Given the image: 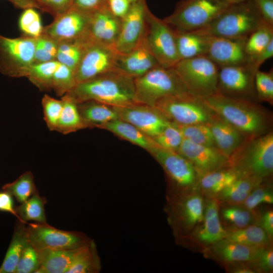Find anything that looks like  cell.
<instances>
[{"mask_svg":"<svg viewBox=\"0 0 273 273\" xmlns=\"http://www.w3.org/2000/svg\"><path fill=\"white\" fill-rule=\"evenodd\" d=\"M131 3H133L136 2H138L141 0H129Z\"/></svg>","mask_w":273,"mask_h":273,"instance_id":"e7e4bbea","label":"cell"},{"mask_svg":"<svg viewBox=\"0 0 273 273\" xmlns=\"http://www.w3.org/2000/svg\"><path fill=\"white\" fill-rule=\"evenodd\" d=\"M78 108L87 127H98L119 117L113 106L95 101L78 103Z\"/></svg>","mask_w":273,"mask_h":273,"instance_id":"f546056e","label":"cell"},{"mask_svg":"<svg viewBox=\"0 0 273 273\" xmlns=\"http://www.w3.org/2000/svg\"><path fill=\"white\" fill-rule=\"evenodd\" d=\"M13 5L21 9L28 8H33L40 10V6L39 0H8Z\"/></svg>","mask_w":273,"mask_h":273,"instance_id":"6125c7cd","label":"cell"},{"mask_svg":"<svg viewBox=\"0 0 273 273\" xmlns=\"http://www.w3.org/2000/svg\"><path fill=\"white\" fill-rule=\"evenodd\" d=\"M150 152L156 145L152 138L132 124L120 119L98 126Z\"/></svg>","mask_w":273,"mask_h":273,"instance_id":"f1b7e54d","label":"cell"},{"mask_svg":"<svg viewBox=\"0 0 273 273\" xmlns=\"http://www.w3.org/2000/svg\"><path fill=\"white\" fill-rule=\"evenodd\" d=\"M203 99L215 114L249 139L271 130L270 113L247 98L217 93Z\"/></svg>","mask_w":273,"mask_h":273,"instance_id":"6da1fadb","label":"cell"},{"mask_svg":"<svg viewBox=\"0 0 273 273\" xmlns=\"http://www.w3.org/2000/svg\"><path fill=\"white\" fill-rule=\"evenodd\" d=\"M58 46V42L42 34L36 38L34 63L56 60Z\"/></svg>","mask_w":273,"mask_h":273,"instance_id":"681fc988","label":"cell"},{"mask_svg":"<svg viewBox=\"0 0 273 273\" xmlns=\"http://www.w3.org/2000/svg\"><path fill=\"white\" fill-rule=\"evenodd\" d=\"M225 230V239L231 241L254 247H266L272 244V241L259 224Z\"/></svg>","mask_w":273,"mask_h":273,"instance_id":"d6a6232c","label":"cell"},{"mask_svg":"<svg viewBox=\"0 0 273 273\" xmlns=\"http://www.w3.org/2000/svg\"><path fill=\"white\" fill-rule=\"evenodd\" d=\"M177 125L184 139L196 144L216 147L210 128L206 123Z\"/></svg>","mask_w":273,"mask_h":273,"instance_id":"b9f144b4","label":"cell"},{"mask_svg":"<svg viewBox=\"0 0 273 273\" xmlns=\"http://www.w3.org/2000/svg\"><path fill=\"white\" fill-rule=\"evenodd\" d=\"M72 5L87 12H93L107 6L106 0H73Z\"/></svg>","mask_w":273,"mask_h":273,"instance_id":"9f6ffc18","label":"cell"},{"mask_svg":"<svg viewBox=\"0 0 273 273\" xmlns=\"http://www.w3.org/2000/svg\"><path fill=\"white\" fill-rule=\"evenodd\" d=\"M35 38H10L0 34V72L12 77H25L34 64Z\"/></svg>","mask_w":273,"mask_h":273,"instance_id":"30bf717a","label":"cell"},{"mask_svg":"<svg viewBox=\"0 0 273 273\" xmlns=\"http://www.w3.org/2000/svg\"><path fill=\"white\" fill-rule=\"evenodd\" d=\"M264 247H254L221 239L202 251L206 257L224 265L255 258Z\"/></svg>","mask_w":273,"mask_h":273,"instance_id":"cb8c5ba5","label":"cell"},{"mask_svg":"<svg viewBox=\"0 0 273 273\" xmlns=\"http://www.w3.org/2000/svg\"><path fill=\"white\" fill-rule=\"evenodd\" d=\"M61 99L63 106L56 131L66 134L87 128L80 114L77 103L68 94Z\"/></svg>","mask_w":273,"mask_h":273,"instance_id":"e575fe53","label":"cell"},{"mask_svg":"<svg viewBox=\"0 0 273 273\" xmlns=\"http://www.w3.org/2000/svg\"><path fill=\"white\" fill-rule=\"evenodd\" d=\"M18 25L24 36L34 38L42 35L44 27L39 13L33 8L23 9L19 18Z\"/></svg>","mask_w":273,"mask_h":273,"instance_id":"7bdbcfd3","label":"cell"},{"mask_svg":"<svg viewBox=\"0 0 273 273\" xmlns=\"http://www.w3.org/2000/svg\"><path fill=\"white\" fill-rule=\"evenodd\" d=\"M229 167L240 176L262 179L273 172V132L247 139L229 158Z\"/></svg>","mask_w":273,"mask_h":273,"instance_id":"3957f363","label":"cell"},{"mask_svg":"<svg viewBox=\"0 0 273 273\" xmlns=\"http://www.w3.org/2000/svg\"><path fill=\"white\" fill-rule=\"evenodd\" d=\"M106 4L111 13L121 19L128 13L132 4L129 0H106Z\"/></svg>","mask_w":273,"mask_h":273,"instance_id":"11a10c76","label":"cell"},{"mask_svg":"<svg viewBox=\"0 0 273 273\" xmlns=\"http://www.w3.org/2000/svg\"><path fill=\"white\" fill-rule=\"evenodd\" d=\"M224 1L227 2L228 3L233 4H236L239 3L243 1H245L246 0H223Z\"/></svg>","mask_w":273,"mask_h":273,"instance_id":"be15d7a7","label":"cell"},{"mask_svg":"<svg viewBox=\"0 0 273 273\" xmlns=\"http://www.w3.org/2000/svg\"><path fill=\"white\" fill-rule=\"evenodd\" d=\"M76 85L74 71L59 63L53 78L52 89L57 95L63 96Z\"/></svg>","mask_w":273,"mask_h":273,"instance_id":"f6af8a7d","label":"cell"},{"mask_svg":"<svg viewBox=\"0 0 273 273\" xmlns=\"http://www.w3.org/2000/svg\"><path fill=\"white\" fill-rule=\"evenodd\" d=\"M228 272L255 273L247 261H237L226 264L223 266Z\"/></svg>","mask_w":273,"mask_h":273,"instance_id":"94428289","label":"cell"},{"mask_svg":"<svg viewBox=\"0 0 273 273\" xmlns=\"http://www.w3.org/2000/svg\"><path fill=\"white\" fill-rule=\"evenodd\" d=\"M90 14L72 5L44 27L42 34L58 42L88 40Z\"/></svg>","mask_w":273,"mask_h":273,"instance_id":"5bb4252c","label":"cell"},{"mask_svg":"<svg viewBox=\"0 0 273 273\" xmlns=\"http://www.w3.org/2000/svg\"><path fill=\"white\" fill-rule=\"evenodd\" d=\"M273 40V26L263 21L247 38L245 52L249 62L262 52Z\"/></svg>","mask_w":273,"mask_h":273,"instance_id":"ab89813d","label":"cell"},{"mask_svg":"<svg viewBox=\"0 0 273 273\" xmlns=\"http://www.w3.org/2000/svg\"><path fill=\"white\" fill-rule=\"evenodd\" d=\"M254 87L257 98L270 104L273 103V71L257 70L255 74Z\"/></svg>","mask_w":273,"mask_h":273,"instance_id":"7dc6e473","label":"cell"},{"mask_svg":"<svg viewBox=\"0 0 273 273\" xmlns=\"http://www.w3.org/2000/svg\"><path fill=\"white\" fill-rule=\"evenodd\" d=\"M175 32L176 48L179 60L206 55V35L195 31Z\"/></svg>","mask_w":273,"mask_h":273,"instance_id":"836d02e7","label":"cell"},{"mask_svg":"<svg viewBox=\"0 0 273 273\" xmlns=\"http://www.w3.org/2000/svg\"><path fill=\"white\" fill-rule=\"evenodd\" d=\"M219 202L214 198H206L203 219L195 231L187 239L202 251L218 241L224 239L226 230L219 215Z\"/></svg>","mask_w":273,"mask_h":273,"instance_id":"44dd1931","label":"cell"},{"mask_svg":"<svg viewBox=\"0 0 273 273\" xmlns=\"http://www.w3.org/2000/svg\"><path fill=\"white\" fill-rule=\"evenodd\" d=\"M154 107L178 125L207 123L215 115L203 99L189 93L164 99Z\"/></svg>","mask_w":273,"mask_h":273,"instance_id":"9c48e42d","label":"cell"},{"mask_svg":"<svg viewBox=\"0 0 273 273\" xmlns=\"http://www.w3.org/2000/svg\"><path fill=\"white\" fill-rule=\"evenodd\" d=\"M231 4L223 0H181L163 20L175 32H192L207 27Z\"/></svg>","mask_w":273,"mask_h":273,"instance_id":"8992f818","label":"cell"},{"mask_svg":"<svg viewBox=\"0 0 273 273\" xmlns=\"http://www.w3.org/2000/svg\"><path fill=\"white\" fill-rule=\"evenodd\" d=\"M28 242L26 223L18 220L4 260L0 266V273H15L22 252Z\"/></svg>","mask_w":273,"mask_h":273,"instance_id":"1f68e13d","label":"cell"},{"mask_svg":"<svg viewBox=\"0 0 273 273\" xmlns=\"http://www.w3.org/2000/svg\"><path fill=\"white\" fill-rule=\"evenodd\" d=\"M59 62L56 60L33 64L25 77L41 91L52 89L53 78Z\"/></svg>","mask_w":273,"mask_h":273,"instance_id":"f35d334b","label":"cell"},{"mask_svg":"<svg viewBox=\"0 0 273 273\" xmlns=\"http://www.w3.org/2000/svg\"><path fill=\"white\" fill-rule=\"evenodd\" d=\"M26 229L29 241L37 250L74 249L91 241L82 233L59 230L47 223H27Z\"/></svg>","mask_w":273,"mask_h":273,"instance_id":"4fadbf2b","label":"cell"},{"mask_svg":"<svg viewBox=\"0 0 273 273\" xmlns=\"http://www.w3.org/2000/svg\"><path fill=\"white\" fill-rule=\"evenodd\" d=\"M219 215L223 228L230 230L259 224L260 212L257 209H248L240 204L220 203Z\"/></svg>","mask_w":273,"mask_h":273,"instance_id":"484cf974","label":"cell"},{"mask_svg":"<svg viewBox=\"0 0 273 273\" xmlns=\"http://www.w3.org/2000/svg\"><path fill=\"white\" fill-rule=\"evenodd\" d=\"M219 68L206 55L180 60L172 67L188 91L202 99L218 93Z\"/></svg>","mask_w":273,"mask_h":273,"instance_id":"52a82bcc","label":"cell"},{"mask_svg":"<svg viewBox=\"0 0 273 273\" xmlns=\"http://www.w3.org/2000/svg\"><path fill=\"white\" fill-rule=\"evenodd\" d=\"M47 200L44 197L40 196L37 190L26 201L15 209L19 221L27 223L28 221L38 223H47L44 205Z\"/></svg>","mask_w":273,"mask_h":273,"instance_id":"d590c367","label":"cell"},{"mask_svg":"<svg viewBox=\"0 0 273 273\" xmlns=\"http://www.w3.org/2000/svg\"><path fill=\"white\" fill-rule=\"evenodd\" d=\"M262 19L273 26V0H251Z\"/></svg>","mask_w":273,"mask_h":273,"instance_id":"db71d44e","label":"cell"},{"mask_svg":"<svg viewBox=\"0 0 273 273\" xmlns=\"http://www.w3.org/2000/svg\"><path fill=\"white\" fill-rule=\"evenodd\" d=\"M149 153L159 163L176 189L175 193L197 189L199 175L192 164L177 152L157 144Z\"/></svg>","mask_w":273,"mask_h":273,"instance_id":"7c38bea8","label":"cell"},{"mask_svg":"<svg viewBox=\"0 0 273 273\" xmlns=\"http://www.w3.org/2000/svg\"><path fill=\"white\" fill-rule=\"evenodd\" d=\"M240 176L230 167L216 169L201 175L197 188L206 198H215Z\"/></svg>","mask_w":273,"mask_h":273,"instance_id":"83f0119b","label":"cell"},{"mask_svg":"<svg viewBox=\"0 0 273 273\" xmlns=\"http://www.w3.org/2000/svg\"><path fill=\"white\" fill-rule=\"evenodd\" d=\"M169 203V220L174 232L183 239L189 237L203 219L206 198L197 189L173 194Z\"/></svg>","mask_w":273,"mask_h":273,"instance_id":"ba28073f","label":"cell"},{"mask_svg":"<svg viewBox=\"0 0 273 273\" xmlns=\"http://www.w3.org/2000/svg\"><path fill=\"white\" fill-rule=\"evenodd\" d=\"M251 0L231 4L207 27L195 32L232 38H248L263 22Z\"/></svg>","mask_w":273,"mask_h":273,"instance_id":"277c9868","label":"cell"},{"mask_svg":"<svg viewBox=\"0 0 273 273\" xmlns=\"http://www.w3.org/2000/svg\"><path fill=\"white\" fill-rule=\"evenodd\" d=\"M40 11L47 12L54 17L70 8L73 0H39Z\"/></svg>","mask_w":273,"mask_h":273,"instance_id":"f5cc1de1","label":"cell"},{"mask_svg":"<svg viewBox=\"0 0 273 273\" xmlns=\"http://www.w3.org/2000/svg\"><path fill=\"white\" fill-rule=\"evenodd\" d=\"M259 225L266 232L271 241L273 240V211L267 209L260 212Z\"/></svg>","mask_w":273,"mask_h":273,"instance_id":"680465c9","label":"cell"},{"mask_svg":"<svg viewBox=\"0 0 273 273\" xmlns=\"http://www.w3.org/2000/svg\"><path fill=\"white\" fill-rule=\"evenodd\" d=\"M0 211L11 213L20 220L15 209L13 196L3 190L0 191Z\"/></svg>","mask_w":273,"mask_h":273,"instance_id":"6f0895ef","label":"cell"},{"mask_svg":"<svg viewBox=\"0 0 273 273\" xmlns=\"http://www.w3.org/2000/svg\"><path fill=\"white\" fill-rule=\"evenodd\" d=\"M119 118L125 121L153 138L160 133L169 121L155 107L133 104L113 107Z\"/></svg>","mask_w":273,"mask_h":273,"instance_id":"ac0fdd59","label":"cell"},{"mask_svg":"<svg viewBox=\"0 0 273 273\" xmlns=\"http://www.w3.org/2000/svg\"><path fill=\"white\" fill-rule=\"evenodd\" d=\"M152 139L159 147L177 152L184 137L178 125L169 121L164 129Z\"/></svg>","mask_w":273,"mask_h":273,"instance_id":"bcb514c9","label":"cell"},{"mask_svg":"<svg viewBox=\"0 0 273 273\" xmlns=\"http://www.w3.org/2000/svg\"><path fill=\"white\" fill-rule=\"evenodd\" d=\"M146 21V37L151 52L160 66L172 68L180 60L175 31L163 19L154 15L148 8Z\"/></svg>","mask_w":273,"mask_h":273,"instance_id":"8fae6325","label":"cell"},{"mask_svg":"<svg viewBox=\"0 0 273 273\" xmlns=\"http://www.w3.org/2000/svg\"><path fill=\"white\" fill-rule=\"evenodd\" d=\"M2 190L7 191L20 204L28 199L37 190L32 173L26 171L13 182L3 186Z\"/></svg>","mask_w":273,"mask_h":273,"instance_id":"60d3db41","label":"cell"},{"mask_svg":"<svg viewBox=\"0 0 273 273\" xmlns=\"http://www.w3.org/2000/svg\"><path fill=\"white\" fill-rule=\"evenodd\" d=\"M135 104L154 107L160 101L190 93L172 68H155L134 78Z\"/></svg>","mask_w":273,"mask_h":273,"instance_id":"5b68a950","label":"cell"},{"mask_svg":"<svg viewBox=\"0 0 273 273\" xmlns=\"http://www.w3.org/2000/svg\"><path fill=\"white\" fill-rule=\"evenodd\" d=\"M44 119L50 130L56 131L63 109L61 100H57L48 95H44L41 100Z\"/></svg>","mask_w":273,"mask_h":273,"instance_id":"c3c4849f","label":"cell"},{"mask_svg":"<svg viewBox=\"0 0 273 273\" xmlns=\"http://www.w3.org/2000/svg\"><path fill=\"white\" fill-rule=\"evenodd\" d=\"M134 93V78L113 71L77 83L66 94L77 103L95 101L113 107H122L135 104Z\"/></svg>","mask_w":273,"mask_h":273,"instance_id":"7a4b0ae2","label":"cell"},{"mask_svg":"<svg viewBox=\"0 0 273 273\" xmlns=\"http://www.w3.org/2000/svg\"><path fill=\"white\" fill-rule=\"evenodd\" d=\"M80 248L67 250L37 249L40 266L36 273H67Z\"/></svg>","mask_w":273,"mask_h":273,"instance_id":"4316f807","label":"cell"},{"mask_svg":"<svg viewBox=\"0 0 273 273\" xmlns=\"http://www.w3.org/2000/svg\"><path fill=\"white\" fill-rule=\"evenodd\" d=\"M216 147L229 158L249 138L216 114L206 123Z\"/></svg>","mask_w":273,"mask_h":273,"instance_id":"d4e9b609","label":"cell"},{"mask_svg":"<svg viewBox=\"0 0 273 273\" xmlns=\"http://www.w3.org/2000/svg\"><path fill=\"white\" fill-rule=\"evenodd\" d=\"M121 19L113 15L107 6L91 12L88 37L93 42L114 47L119 36Z\"/></svg>","mask_w":273,"mask_h":273,"instance_id":"603a6c76","label":"cell"},{"mask_svg":"<svg viewBox=\"0 0 273 273\" xmlns=\"http://www.w3.org/2000/svg\"><path fill=\"white\" fill-rule=\"evenodd\" d=\"M256 71L250 63L219 68L218 93L246 98L255 94L254 77Z\"/></svg>","mask_w":273,"mask_h":273,"instance_id":"e0dca14e","label":"cell"},{"mask_svg":"<svg viewBox=\"0 0 273 273\" xmlns=\"http://www.w3.org/2000/svg\"><path fill=\"white\" fill-rule=\"evenodd\" d=\"M100 263L96 246L90 241L81 247L67 273H93L100 270Z\"/></svg>","mask_w":273,"mask_h":273,"instance_id":"8d00e7d4","label":"cell"},{"mask_svg":"<svg viewBox=\"0 0 273 273\" xmlns=\"http://www.w3.org/2000/svg\"><path fill=\"white\" fill-rule=\"evenodd\" d=\"M177 152L192 164L199 176L229 167V158L216 147L200 145L184 139Z\"/></svg>","mask_w":273,"mask_h":273,"instance_id":"ffe728a7","label":"cell"},{"mask_svg":"<svg viewBox=\"0 0 273 273\" xmlns=\"http://www.w3.org/2000/svg\"><path fill=\"white\" fill-rule=\"evenodd\" d=\"M264 180L252 176H240L214 198L220 203L241 204L252 190Z\"/></svg>","mask_w":273,"mask_h":273,"instance_id":"4dcf8cb0","label":"cell"},{"mask_svg":"<svg viewBox=\"0 0 273 273\" xmlns=\"http://www.w3.org/2000/svg\"><path fill=\"white\" fill-rule=\"evenodd\" d=\"M118 56L114 47L90 41L74 71L76 84L117 71Z\"/></svg>","mask_w":273,"mask_h":273,"instance_id":"9a60e30c","label":"cell"},{"mask_svg":"<svg viewBox=\"0 0 273 273\" xmlns=\"http://www.w3.org/2000/svg\"><path fill=\"white\" fill-rule=\"evenodd\" d=\"M248 262L255 273L272 272L273 270L272 246L263 248L255 258Z\"/></svg>","mask_w":273,"mask_h":273,"instance_id":"816d5d0a","label":"cell"},{"mask_svg":"<svg viewBox=\"0 0 273 273\" xmlns=\"http://www.w3.org/2000/svg\"><path fill=\"white\" fill-rule=\"evenodd\" d=\"M160 66L148 46L145 34L136 47L129 53L119 55L116 70L134 78Z\"/></svg>","mask_w":273,"mask_h":273,"instance_id":"7402d4cb","label":"cell"},{"mask_svg":"<svg viewBox=\"0 0 273 273\" xmlns=\"http://www.w3.org/2000/svg\"><path fill=\"white\" fill-rule=\"evenodd\" d=\"M272 56L273 40L270 41L265 49L258 54L251 62L249 63L251 64L254 70L257 71L265 61Z\"/></svg>","mask_w":273,"mask_h":273,"instance_id":"91938a15","label":"cell"},{"mask_svg":"<svg viewBox=\"0 0 273 273\" xmlns=\"http://www.w3.org/2000/svg\"><path fill=\"white\" fill-rule=\"evenodd\" d=\"M39 266L38 251L28 240L18 261L15 273H36Z\"/></svg>","mask_w":273,"mask_h":273,"instance_id":"f907efd6","label":"cell"},{"mask_svg":"<svg viewBox=\"0 0 273 273\" xmlns=\"http://www.w3.org/2000/svg\"><path fill=\"white\" fill-rule=\"evenodd\" d=\"M90 41L78 40L58 42L56 60L74 72Z\"/></svg>","mask_w":273,"mask_h":273,"instance_id":"74e56055","label":"cell"},{"mask_svg":"<svg viewBox=\"0 0 273 273\" xmlns=\"http://www.w3.org/2000/svg\"><path fill=\"white\" fill-rule=\"evenodd\" d=\"M270 178L263 180L256 186L240 205L255 209L261 204L273 203V190Z\"/></svg>","mask_w":273,"mask_h":273,"instance_id":"ee69618b","label":"cell"},{"mask_svg":"<svg viewBox=\"0 0 273 273\" xmlns=\"http://www.w3.org/2000/svg\"><path fill=\"white\" fill-rule=\"evenodd\" d=\"M206 56L219 67L249 62L245 52L247 38H232L206 35Z\"/></svg>","mask_w":273,"mask_h":273,"instance_id":"d6986e66","label":"cell"},{"mask_svg":"<svg viewBox=\"0 0 273 273\" xmlns=\"http://www.w3.org/2000/svg\"><path fill=\"white\" fill-rule=\"evenodd\" d=\"M145 0L132 3L126 15L121 19L120 33L114 48L119 55L127 54L134 49L145 34Z\"/></svg>","mask_w":273,"mask_h":273,"instance_id":"2e32d148","label":"cell"}]
</instances>
